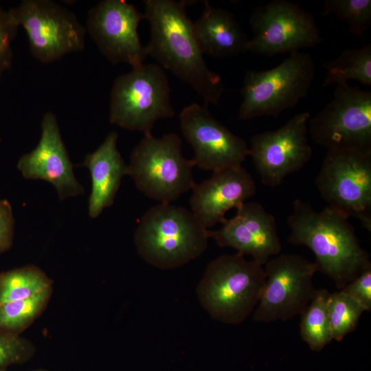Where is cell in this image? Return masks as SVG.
I'll return each mask as SVG.
<instances>
[{
	"instance_id": "52a82bcc",
	"label": "cell",
	"mask_w": 371,
	"mask_h": 371,
	"mask_svg": "<svg viewBox=\"0 0 371 371\" xmlns=\"http://www.w3.org/2000/svg\"><path fill=\"white\" fill-rule=\"evenodd\" d=\"M315 65L311 55L291 54L268 70H247L240 90V120L261 116L277 117L305 98L313 82Z\"/></svg>"
},
{
	"instance_id": "4dcf8cb0",
	"label": "cell",
	"mask_w": 371,
	"mask_h": 371,
	"mask_svg": "<svg viewBox=\"0 0 371 371\" xmlns=\"http://www.w3.org/2000/svg\"><path fill=\"white\" fill-rule=\"evenodd\" d=\"M32 371H49V370H45V369H37V370H32Z\"/></svg>"
},
{
	"instance_id": "f1b7e54d",
	"label": "cell",
	"mask_w": 371,
	"mask_h": 371,
	"mask_svg": "<svg viewBox=\"0 0 371 371\" xmlns=\"http://www.w3.org/2000/svg\"><path fill=\"white\" fill-rule=\"evenodd\" d=\"M355 299L366 310L371 311V265L340 289Z\"/></svg>"
},
{
	"instance_id": "d6986e66",
	"label": "cell",
	"mask_w": 371,
	"mask_h": 371,
	"mask_svg": "<svg viewBox=\"0 0 371 371\" xmlns=\"http://www.w3.org/2000/svg\"><path fill=\"white\" fill-rule=\"evenodd\" d=\"M117 132H110L100 146L87 154L80 164L90 173L91 190L88 213L91 218H97L104 208L113 204L122 179L128 175V164L117 148Z\"/></svg>"
},
{
	"instance_id": "277c9868",
	"label": "cell",
	"mask_w": 371,
	"mask_h": 371,
	"mask_svg": "<svg viewBox=\"0 0 371 371\" xmlns=\"http://www.w3.org/2000/svg\"><path fill=\"white\" fill-rule=\"evenodd\" d=\"M265 280L262 265L238 253L223 254L207 265L196 294L214 319L238 324L256 308Z\"/></svg>"
},
{
	"instance_id": "e0dca14e",
	"label": "cell",
	"mask_w": 371,
	"mask_h": 371,
	"mask_svg": "<svg viewBox=\"0 0 371 371\" xmlns=\"http://www.w3.org/2000/svg\"><path fill=\"white\" fill-rule=\"evenodd\" d=\"M17 168L26 179L51 183L60 200L82 195L85 192L74 175L56 117L52 112L44 114L39 142L34 150L19 159Z\"/></svg>"
},
{
	"instance_id": "3957f363",
	"label": "cell",
	"mask_w": 371,
	"mask_h": 371,
	"mask_svg": "<svg viewBox=\"0 0 371 371\" xmlns=\"http://www.w3.org/2000/svg\"><path fill=\"white\" fill-rule=\"evenodd\" d=\"M208 230L191 210L159 203L141 217L134 243L137 253L148 264L171 269L194 260L205 251Z\"/></svg>"
},
{
	"instance_id": "4fadbf2b",
	"label": "cell",
	"mask_w": 371,
	"mask_h": 371,
	"mask_svg": "<svg viewBox=\"0 0 371 371\" xmlns=\"http://www.w3.org/2000/svg\"><path fill=\"white\" fill-rule=\"evenodd\" d=\"M310 117L308 112H302L276 130L251 136L249 156L263 185L276 188L309 162L313 154L308 142Z\"/></svg>"
},
{
	"instance_id": "7402d4cb",
	"label": "cell",
	"mask_w": 371,
	"mask_h": 371,
	"mask_svg": "<svg viewBox=\"0 0 371 371\" xmlns=\"http://www.w3.org/2000/svg\"><path fill=\"white\" fill-rule=\"evenodd\" d=\"M52 286V280L35 265L0 272V303L27 299Z\"/></svg>"
},
{
	"instance_id": "44dd1931",
	"label": "cell",
	"mask_w": 371,
	"mask_h": 371,
	"mask_svg": "<svg viewBox=\"0 0 371 371\" xmlns=\"http://www.w3.org/2000/svg\"><path fill=\"white\" fill-rule=\"evenodd\" d=\"M326 75L322 86L356 80L371 86V45L346 49L335 60L323 63Z\"/></svg>"
},
{
	"instance_id": "cb8c5ba5",
	"label": "cell",
	"mask_w": 371,
	"mask_h": 371,
	"mask_svg": "<svg viewBox=\"0 0 371 371\" xmlns=\"http://www.w3.org/2000/svg\"><path fill=\"white\" fill-rule=\"evenodd\" d=\"M52 293L53 286L27 299L0 303V331L20 335L45 310Z\"/></svg>"
},
{
	"instance_id": "8992f818",
	"label": "cell",
	"mask_w": 371,
	"mask_h": 371,
	"mask_svg": "<svg viewBox=\"0 0 371 371\" xmlns=\"http://www.w3.org/2000/svg\"><path fill=\"white\" fill-rule=\"evenodd\" d=\"M175 115L168 77L158 64H142L115 79L110 94L111 124L148 135L157 120Z\"/></svg>"
},
{
	"instance_id": "d4e9b609",
	"label": "cell",
	"mask_w": 371,
	"mask_h": 371,
	"mask_svg": "<svg viewBox=\"0 0 371 371\" xmlns=\"http://www.w3.org/2000/svg\"><path fill=\"white\" fill-rule=\"evenodd\" d=\"M328 307L333 339L336 341H341L352 332L366 311L355 299L342 290L330 293Z\"/></svg>"
},
{
	"instance_id": "5b68a950",
	"label": "cell",
	"mask_w": 371,
	"mask_h": 371,
	"mask_svg": "<svg viewBox=\"0 0 371 371\" xmlns=\"http://www.w3.org/2000/svg\"><path fill=\"white\" fill-rule=\"evenodd\" d=\"M194 164L182 153L178 134L169 133L159 137L144 135L134 147L128 164L137 190L161 203H170L192 190L196 183Z\"/></svg>"
},
{
	"instance_id": "9c48e42d",
	"label": "cell",
	"mask_w": 371,
	"mask_h": 371,
	"mask_svg": "<svg viewBox=\"0 0 371 371\" xmlns=\"http://www.w3.org/2000/svg\"><path fill=\"white\" fill-rule=\"evenodd\" d=\"M8 12L25 30L31 53L42 63L85 47L86 29L73 12L54 1L23 0Z\"/></svg>"
},
{
	"instance_id": "484cf974",
	"label": "cell",
	"mask_w": 371,
	"mask_h": 371,
	"mask_svg": "<svg viewBox=\"0 0 371 371\" xmlns=\"http://www.w3.org/2000/svg\"><path fill=\"white\" fill-rule=\"evenodd\" d=\"M330 14L347 23L348 32L363 39L371 25V0H325L322 16Z\"/></svg>"
},
{
	"instance_id": "5bb4252c",
	"label": "cell",
	"mask_w": 371,
	"mask_h": 371,
	"mask_svg": "<svg viewBox=\"0 0 371 371\" xmlns=\"http://www.w3.org/2000/svg\"><path fill=\"white\" fill-rule=\"evenodd\" d=\"M143 19L144 14L124 0H103L89 10L85 29L108 60L133 68L148 56L137 30Z\"/></svg>"
},
{
	"instance_id": "f546056e",
	"label": "cell",
	"mask_w": 371,
	"mask_h": 371,
	"mask_svg": "<svg viewBox=\"0 0 371 371\" xmlns=\"http://www.w3.org/2000/svg\"><path fill=\"white\" fill-rule=\"evenodd\" d=\"M14 218L10 203L0 199V254L9 250L13 244Z\"/></svg>"
},
{
	"instance_id": "83f0119b",
	"label": "cell",
	"mask_w": 371,
	"mask_h": 371,
	"mask_svg": "<svg viewBox=\"0 0 371 371\" xmlns=\"http://www.w3.org/2000/svg\"><path fill=\"white\" fill-rule=\"evenodd\" d=\"M18 27L9 12L0 7V76L12 66L11 43L16 36Z\"/></svg>"
},
{
	"instance_id": "8fae6325",
	"label": "cell",
	"mask_w": 371,
	"mask_h": 371,
	"mask_svg": "<svg viewBox=\"0 0 371 371\" xmlns=\"http://www.w3.org/2000/svg\"><path fill=\"white\" fill-rule=\"evenodd\" d=\"M253 37L248 52L265 56L299 52L322 41L314 15L289 0H271L249 17Z\"/></svg>"
},
{
	"instance_id": "2e32d148",
	"label": "cell",
	"mask_w": 371,
	"mask_h": 371,
	"mask_svg": "<svg viewBox=\"0 0 371 371\" xmlns=\"http://www.w3.org/2000/svg\"><path fill=\"white\" fill-rule=\"evenodd\" d=\"M222 225L218 230H208L210 238L221 247H232L243 256L249 255L262 266L280 254L276 218L258 202H245Z\"/></svg>"
},
{
	"instance_id": "30bf717a",
	"label": "cell",
	"mask_w": 371,
	"mask_h": 371,
	"mask_svg": "<svg viewBox=\"0 0 371 371\" xmlns=\"http://www.w3.org/2000/svg\"><path fill=\"white\" fill-rule=\"evenodd\" d=\"M265 280L253 319L259 322L286 321L302 315L317 291L314 262L293 254H279L263 266Z\"/></svg>"
},
{
	"instance_id": "ac0fdd59",
	"label": "cell",
	"mask_w": 371,
	"mask_h": 371,
	"mask_svg": "<svg viewBox=\"0 0 371 371\" xmlns=\"http://www.w3.org/2000/svg\"><path fill=\"white\" fill-rule=\"evenodd\" d=\"M192 212L207 229L226 220L225 214L236 210L256 193V182L242 165L213 172L192 190Z\"/></svg>"
},
{
	"instance_id": "4316f807",
	"label": "cell",
	"mask_w": 371,
	"mask_h": 371,
	"mask_svg": "<svg viewBox=\"0 0 371 371\" xmlns=\"http://www.w3.org/2000/svg\"><path fill=\"white\" fill-rule=\"evenodd\" d=\"M36 353L32 341L19 335L0 331V371L30 361Z\"/></svg>"
},
{
	"instance_id": "9a60e30c",
	"label": "cell",
	"mask_w": 371,
	"mask_h": 371,
	"mask_svg": "<svg viewBox=\"0 0 371 371\" xmlns=\"http://www.w3.org/2000/svg\"><path fill=\"white\" fill-rule=\"evenodd\" d=\"M179 123L194 150V166L215 172L240 166L249 156L245 139L216 120L205 105L194 103L183 108Z\"/></svg>"
},
{
	"instance_id": "6da1fadb",
	"label": "cell",
	"mask_w": 371,
	"mask_h": 371,
	"mask_svg": "<svg viewBox=\"0 0 371 371\" xmlns=\"http://www.w3.org/2000/svg\"><path fill=\"white\" fill-rule=\"evenodd\" d=\"M144 19L150 24L146 47L163 69L170 71L190 85L204 105H218L225 91L222 78L207 66L193 32V22L186 12L187 2L146 0Z\"/></svg>"
},
{
	"instance_id": "ba28073f",
	"label": "cell",
	"mask_w": 371,
	"mask_h": 371,
	"mask_svg": "<svg viewBox=\"0 0 371 371\" xmlns=\"http://www.w3.org/2000/svg\"><path fill=\"white\" fill-rule=\"evenodd\" d=\"M315 184L327 206L371 232V148L328 149Z\"/></svg>"
},
{
	"instance_id": "7a4b0ae2",
	"label": "cell",
	"mask_w": 371,
	"mask_h": 371,
	"mask_svg": "<svg viewBox=\"0 0 371 371\" xmlns=\"http://www.w3.org/2000/svg\"><path fill=\"white\" fill-rule=\"evenodd\" d=\"M288 242L308 248L314 254L317 271L330 278L339 290L371 265L348 218L331 208L320 211L295 199L287 218Z\"/></svg>"
},
{
	"instance_id": "603a6c76",
	"label": "cell",
	"mask_w": 371,
	"mask_h": 371,
	"mask_svg": "<svg viewBox=\"0 0 371 371\" xmlns=\"http://www.w3.org/2000/svg\"><path fill=\"white\" fill-rule=\"evenodd\" d=\"M330 293L326 289L317 290L302 313L301 337L314 351H320L333 339L328 307Z\"/></svg>"
},
{
	"instance_id": "7c38bea8",
	"label": "cell",
	"mask_w": 371,
	"mask_h": 371,
	"mask_svg": "<svg viewBox=\"0 0 371 371\" xmlns=\"http://www.w3.org/2000/svg\"><path fill=\"white\" fill-rule=\"evenodd\" d=\"M308 134L327 150L371 148V91L337 85L333 99L310 117Z\"/></svg>"
},
{
	"instance_id": "ffe728a7",
	"label": "cell",
	"mask_w": 371,
	"mask_h": 371,
	"mask_svg": "<svg viewBox=\"0 0 371 371\" xmlns=\"http://www.w3.org/2000/svg\"><path fill=\"white\" fill-rule=\"evenodd\" d=\"M193 32L203 54L227 58L248 52L250 38L235 16L207 1L201 16L193 22Z\"/></svg>"
}]
</instances>
